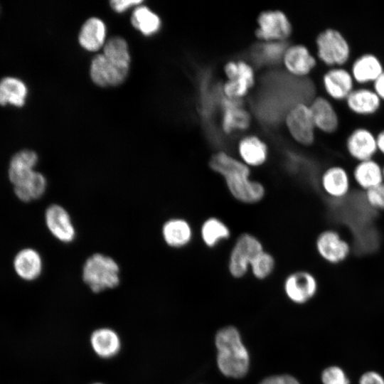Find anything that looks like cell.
I'll return each instance as SVG.
<instances>
[{"instance_id":"f35d334b","label":"cell","mask_w":384,"mask_h":384,"mask_svg":"<svg viewBox=\"0 0 384 384\" xmlns=\"http://www.w3.org/2000/svg\"><path fill=\"white\" fill-rule=\"evenodd\" d=\"M142 3L140 0H114L110 2L112 9L117 12H123L127 9Z\"/></svg>"},{"instance_id":"ab89813d","label":"cell","mask_w":384,"mask_h":384,"mask_svg":"<svg viewBox=\"0 0 384 384\" xmlns=\"http://www.w3.org/2000/svg\"><path fill=\"white\" fill-rule=\"evenodd\" d=\"M372 88L380 98L382 102H384V71L372 83Z\"/></svg>"},{"instance_id":"e575fe53","label":"cell","mask_w":384,"mask_h":384,"mask_svg":"<svg viewBox=\"0 0 384 384\" xmlns=\"http://www.w3.org/2000/svg\"><path fill=\"white\" fill-rule=\"evenodd\" d=\"M349 380L345 371L337 366L325 368L321 373L323 384H337Z\"/></svg>"},{"instance_id":"ee69618b","label":"cell","mask_w":384,"mask_h":384,"mask_svg":"<svg viewBox=\"0 0 384 384\" xmlns=\"http://www.w3.org/2000/svg\"><path fill=\"white\" fill-rule=\"evenodd\" d=\"M92 384H104V383H92Z\"/></svg>"},{"instance_id":"4fadbf2b","label":"cell","mask_w":384,"mask_h":384,"mask_svg":"<svg viewBox=\"0 0 384 384\" xmlns=\"http://www.w3.org/2000/svg\"><path fill=\"white\" fill-rule=\"evenodd\" d=\"M257 38L265 41H282L292 33V26L287 16L280 11H266L257 18Z\"/></svg>"},{"instance_id":"f1b7e54d","label":"cell","mask_w":384,"mask_h":384,"mask_svg":"<svg viewBox=\"0 0 384 384\" xmlns=\"http://www.w3.org/2000/svg\"><path fill=\"white\" fill-rule=\"evenodd\" d=\"M28 90L25 83L14 77L0 80V105L22 107L26 102Z\"/></svg>"},{"instance_id":"7402d4cb","label":"cell","mask_w":384,"mask_h":384,"mask_svg":"<svg viewBox=\"0 0 384 384\" xmlns=\"http://www.w3.org/2000/svg\"><path fill=\"white\" fill-rule=\"evenodd\" d=\"M241 105L239 99H231L226 97L223 98L222 127L225 133L245 129L249 126L250 117Z\"/></svg>"},{"instance_id":"9a60e30c","label":"cell","mask_w":384,"mask_h":384,"mask_svg":"<svg viewBox=\"0 0 384 384\" xmlns=\"http://www.w3.org/2000/svg\"><path fill=\"white\" fill-rule=\"evenodd\" d=\"M343 102L351 113L361 117L375 114L383 104L372 87L368 86L356 87Z\"/></svg>"},{"instance_id":"d6986e66","label":"cell","mask_w":384,"mask_h":384,"mask_svg":"<svg viewBox=\"0 0 384 384\" xmlns=\"http://www.w3.org/2000/svg\"><path fill=\"white\" fill-rule=\"evenodd\" d=\"M282 58L286 68L297 76L309 75L317 63L316 58L309 48L300 44L286 48Z\"/></svg>"},{"instance_id":"60d3db41","label":"cell","mask_w":384,"mask_h":384,"mask_svg":"<svg viewBox=\"0 0 384 384\" xmlns=\"http://www.w3.org/2000/svg\"><path fill=\"white\" fill-rule=\"evenodd\" d=\"M376 144L378 154H380L384 156V129L380 130L376 134Z\"/></svg>"},{"instance_id":"2e32d148","label":"cell","mask_w":384,"mask_h":384,"mask_svg":"<svg viewBox=\"0 0 384 384\" xmlns=\"http://www.w3.org/2000/svg\"><path fill=\"white\" fill-rule=\"evenodd\" d=\"M46 224L50 233L58 240L70 243L75 240L76 231L68 212L61 206L53 204L45 213Z\"/></svg>"},{"instance_id":"5bb4252c","label":"cell","mask_w":384,"mask_h":384,"mask_svg":"<svg viewBox=\"0 0 384 384\" xmlns=\"http://www.w3.org/2000/svg\"><path fill=\"white\" fill-rule=\"evenodd\" d=\"M309 107L316 129L326 134H332L338 131L339 114L331 100L326 96H315L309 102Z\"/></svg>"},{"instance_id":"7bdbcfd3","label":"cell","mask_w":384,"mask_h":384,"mask_svg":"<svg viewBox=\"0 0 384 384\" xmlns=\"http://www.w3.org/2000/svg\"><path fill=\"white\" fill-rule=\"evenodd\" d=\"M383 178H384V164L383 165Z\"/></svg>"},{"instance_id":"cb8c5ba5","label":"cell","mask_w":384,"mask_h":384,"mask_svg":"<svg viewBox=\"0 0 384 384\" xmlns=\"http://www.w3.org/2000/svg\"><path fill=\"white\" fill-rule=\"evenodd\" d=\"M90 345L97 356L102 358L115 356L121 348V340L117 333L110 328H100L90 335Z\"/></svg>"},{"instance_id":"44dd1931","label":"cell","mask_w":384,"mask_h":384,"mask_svg":"<svg viewBox=\"0 0 384 384\" xmlns=\"http://www.w3.org/2000/svg\"><path fill=\"white\" fill-rule=\"evenodd\" d=\"M238 151L240 160L250 168L262 166L268 157L267 144L254 135L243 137L238 143Z\"/></svg>"},{"instance_id":"4dcf8cb0","label":"cell","mask_w":384,"mask_h":384,"mask_svg":"<svg viewBox=\"0 0 384 384\" xmlns=\"http://www.w3.org/2000/svg\"><path fill=\"white\" fill-rule=\"evenodd\" d=\"M103 55L112 65L128 72L130 56L125 40L115 36L109 39L104 46Z\"/></svg>"},{"instance_id":"6da1fadb","label":"cell","mask_w":384,"mask_h":384,"mask_svg":"<svg viewBox=\"0 0 384 384\" xmlns=\"http://www.w3.org/2000/svg\"><path fill=\"white\" fill-rule=\"evenodd\" d=\"M208 165L213 171L223 178L228 192L238 202L253 205L265 198V186L251 178L250 168L240 159L219 151L211 156Z\"/></svg>"},{"instance_id":"8992f818","label":"cell","mask_w":384,"mask_h":384,"mask_svg":"<svg viewBox=\"0 0 384 384\" xmlns=\"http://www.w3.org/2000/svg\"><path fill=\"white\" fill-rule=\"evenodd\" d=\"M315 250L325 262L337 265L345 262L351 253V245L336 230L328 228L320 232L315 240Z\"/></svg>"},{"instance_id":"83f0119b","label":"cell","mask_w":384,"mask_h":384,"mask_svg":"<svg viewBox=\"0 0 384 384\" xmlns=\"http://www.w3.org/2000/svg\"><path fill=\"white\" fill-rule=\"evenodd\" d=\"M106 28L103 21L97 18H90L83 24L79 42L82 47L89 51H96L105 43Z\"/></svg>"},{"instance_id":"d4e9b609","label":"cell","mask_w":384,"mask_h":384,"mask_svg":"<svg viewBox=\"0 0 384 384\" xmlns=\"http://www.w3.org/2000/svg\"><path fill=\"white\" fill-rule=\"evenodd\" d=\"M14 267L21 278L32 281L37 279L41 274L43 260L36 250L25 248L16 255L14 260Z\"/></svg>"},{"instance_id":"30bf717a","label":"cell","mask_w":384,"mask_h":384,"mask_svg":"<svg viewBox=\"0 0 384 384\" xmlns=\"http://www.w3.org/2000/svg\"><path fill=\"white\" fill-rule=\"evenodd\" d=\"M345 149L356 162L375 159L378 154L376 134L366 127H356L346 138Z\"/></svg>"},{"instance_id":"603a6c76","label":"cell","mask_w":384,"mask_h":384,"mask_svg":"<svg viewBox=\"0 0 384 384\" xmlns=\"http://www.w3.org/2000/svg\"><path fill=\"white\" fill-rule=\"evenodd\" d=\"M193 231L186 219L173 218L165 222L162 227V236L165 242L174 248H181L192 240Z\"/></svg>"},{"instance_id":"484cf974","label":"cell","mask_w":384,"mask_h":384,"mask_svg":"<svg viewBox=\"0 0 384 384\" xmlns=\"http://www.w3.org/2000/svg\"><path fill=\"white\" fill-rule=\"evenodd\" d=\"M231 236L229 226L220 218L210 216L206 218L200 227V237L208 248H215Z\"/></svg>"},{"instance_id":"e0dca14e","label":"cell","mask_w":384,"mask_h":384,"mask_svg":"<svg viewBox=\"0 0 384 384\" xmlns=\"http://www.w3.org/2000/svg\"><path fill=\"white\" fill-rule=\"evenodd\" d=\"M349 70L356 85L366 86L372 84L384 71V65L375 53H364L351 62Z\"/></svg>"},{"instance_id":"52a82bcc","label":"cell","mask_w":384,"mask_h":384,"mask_svg":"<svg viewBox=\"0 0 384 384\" xmlns=\"http://www.w3.org/2000/svg\"><path fill=\"white\" fill-rule=\"evenodd\" d=\"M286 124L293 139L303 146H311L315 141L316 127L309 104H295L286 115Z\"/></svg>"},{"instance_id":"836d02e7","label":"cell","mask_w":384,"mask_h":384,"mask_svg":"<svg viewBox=\"0 0 384 384\" xmlns=\"http://www.w3.org/2000/svg\"><path fill=\"white\" fill-rule=\"evenodd\" d=\"M363 193L369 208L375 211H384V182Z\"/></svg>"},{"instance_id":"277c9868","label":"cell","mask_w":384,"mask_h":384,"mask_svg":"<svg viewBox=\"0 0 384 384\" xmlns=\"http://www.w3.org/2000/svg\"><path fill=\"white\" fill-rule=\"evenodd\" d=\"M316 56L329 68L346 66L351 58V46L346 36L338 29L326 28L315 40Z\"/></svg>"},{"instance_id":"ac0fdd59","label":"cell","mask_w":384,"mask_h":384,"mask_svg":"<svg viewBox=\"0 0 384 384\" xmlns=\"http://www.w3.org/2000/svg\"><path fill=\"white\" fill-rule=\"evenodd\" d=\"M351 175L353 184L363 192L384 182L383 165L375 159L356 162Z\"/></svg>"},{"instance_id":"4316f807","label":"cell","mask_w":384,"mask_h":384,"mask_svg":"<svg viewBox=\"0 0 384 384\" xmlns=\"http://www.w3.org/2000/svg\"><path fill=\"white\" fill-rule=\"evenodd\" d=\"M37 162L38 155L33 151L23 149L16 153L12 156L9 167V178L14 186L34 171L33 168Z\"/></svg>"},{"instance_id":"3957f363","label":"cell","mask_w":384,"mask_h":384,"mask_svg":"<svg viewBox=\"0 0 384 384\" xmlns=\"http://www.w3.org/2000/svg\"><path fill=\"white\" fill-rule=\"evenodd\" d=\"M82 279L92 292L99 293L119 284V267L112 257L101 253L89 257L82 267Z\"/></svg>"},{"instance_id":"d590c367","label":"cell","mask_w":384,"mask_h":384,"mask_svg":"<svg viewBox=\"0 0 384 384\" xmlns=\"http://www.w3.org/2000/svg\"><path fill=\"white\" fill-rule=\"evenodd\" d=\"M285 50L284 44L280 41L268 43L261 47L262 58L271 62L283 57Z\"/></svg>"},{"instance_id":"f546056e","label":"cell","mask_w":384,"mask_h":384,"mask_svg":"<svg viewBox=\"0 0 384 384\" xmlns=\"http://www.w3.org/2000/svg\"><path fill=\"white\" fill-rule=\"evenodd\" d=\"M47 186L45 176L36 171L24 180L14 186V192L18 199L29 202L41 198Z\"/></svg>"},{"instance_id":"8d00e7d4","label":"cell","mask_w":384,"mask_h":384,"mask_svg":"<svg viewBox=\"0 0 384 384\" xmlns=\"http://www.w3.org/2000/svg\"><path fill=\"white\" fill-rule=\"evenodd\" d=\"M259 384H300L293 376L289 375H279L267 377Z\"/></svg>"},{"instance_id":"b9f144b4","label":"cell","mask_w":384,"mask_h":384,"mask_svg":"<svg viewBox=\"0 0 384 384\" xmlns=\"http://www.w3.org/2000/svg\"><path fill=\"white\" fill-rule=\"evenodd\" d=\"M337 384H350V381L347 380L346 382H343V383H337Z\"/></svg>"},{"instance_id":"d6a6232c","label":"cell","mask_w":384,"mask_h":384,"mask_svg":"<svg viewBox=\"0 0 384 384\" xmlns=\"http://www.w3.org/2000/svg\"><path fill=\"white\" fill-rule=\"evenodd\" d=\"M276 267V260L273 255L264 250L252 259L250 271L258 279H265L270 277Z\"/></svg>"},{"instance_id":"ba28073f","label":"cell","mask_w":384,"mask_h":384,"mask_svg":"<svg viewBox=\"0 0 384 384\" xmlns=\"http://www.w3.org/2000/svg\"><path fill=\"white\" fill-rule=\"evenodd\" d=\"M319 184L322 192L330 199L341 201L351 193L353 181L351 172L339 164L326 167L321 174Z\"/></svg>"},{"instance_id":"1f68e13d","label":"cell","mask_w":384,"mask_h":384,"mask_svg":"<svg viewBox=\"0 0 384 384\" xmlns=\"http://www.w3.org/2000/svg\"><path fill=\"white\" fill-rule=\"evenodd\" d=\"M131 21L134 27L144 35H151L160 28V19L145 6H139L134 11Z\"/></svg>"},{"instance_id":"7c38bea8","label":"cell","mask_w":384,"mask_h":384,"mask_svg":"<svg viewBox=\"0 0 384 384\" xmlns=\"http://www.w3.org/2000/svg\"><path fill=\"white\" fill-rule=\"evenodd\" d=\"M318 290L317 279L311 272L300 270L289 274L284 282V291L293 302L304 304L313 298Z\"/></svg>"},{"instance_id":"ffe728a7","label":"cell","mask_w":384,"mask_h":384,"mask_svg":"<svg viewBox=\"0 0 384 384\" xmlns=\"http://www.w3.org/2000/svg\"><path fill=\"white\" fill-rule=\"evenodd\" d=\"M127 73L110 63L103 54L97 55L91 63L90 76L99 86L118 85L124 80Z\"/></svg>"},{"instance_id":"74e56055","label":"cell","mask_w":384,"mask_h":384,"mask_svg":"<svg viewBox=\"0 0 384 384\" xmlns=\"http://www.w3.org/2000/svg\"><path fill=\"white\" fill-rule=\"evenodd\" d=\"M359 384H384V378L376 371L369 370L361 375Z\"/></svg>"},{"instance_id":"7a4b0ae2","label":"cell","mask_w":384,"mask_h":384,"mask_svg":"<svg viewBox=\"0 0 384 384\" xmlns=\"http://www.w3.org/2000/svg\"><path fill=\"white\" fill-rule=\"evenodd\" d=\"M215 343L220 371L230 378L245 376L249 369L250 356L238 329L233 326L220 329L215 335Z\"/></svg>"},{"instance_id":"9c48e42d","label":"cell","mask_w":384,"mask_h":384,"mask_svg":"<svg viewBox=\"0 0 384 384\" xmlns=\"http://www.w3.org/2000/svg\"><path fill=\"white\" fill-rule=\"evenodd\" d=\"M224 70L228 78L223 87L225 97L239 99L253 85V69L247 63L242 60L230 61L225 64Z\"/></svg>"},{"instance_id":"5b68a950","label":"cell","mask_w":384,"mask_h":384,"mask_svg":"<svg viewBox=\"0 0 384 384\" xmlns=\"http://www.w3.org/2000/svg\"><path fill=\"white\" fill-rule=\"evenodd\" d=\"M262 241L250 233H241L231 247L228 260V270L236 279L243 277L250 271V265L256 255L264 250Z\"/></svg>"},{"instance_id":"8fae6325","label":"cell","mask_w":384,"mask_h":384,"mask_svg":"<svg viewBox=\"0 0 384 384\" xmlns=\"http://www.w3.org/2000/svg\"><path fill=\"white\" fill-rule=\"evenodd\" d=\"M321 82L326 97L333 102H344L356 87L349 68L346 66L329 68Z\"/></svg>"}]
</instances>
